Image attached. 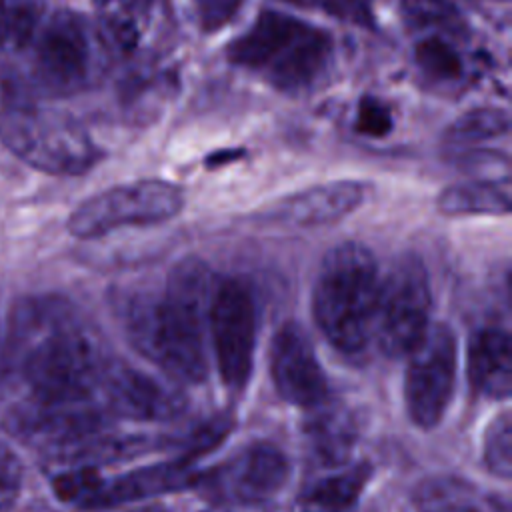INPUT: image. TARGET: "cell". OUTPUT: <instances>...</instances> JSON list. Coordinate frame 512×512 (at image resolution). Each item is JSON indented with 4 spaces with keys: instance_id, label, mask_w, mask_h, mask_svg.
I'll list each match as a JSON object with an SVG mask.
<instances>
[{
    "instance_id": "1",
    "label": "cell",
    "mask_w": 512,
    "mask_h": 512,
    "mask_svg": "<svg viewBox=\"0 0 512 512\" xmlns=\"http://www.w3.org/2000/svg\"><path fill=\"white\" fill-rule=\"evenodd\" d=\"M6 356L30 386V402L104 406L98 396L110 358L92 330L64 302H24L12 316Z\"/></svg>"
},
{
    "instance_id": "28",
    "label": "cell",
    "mask_w": 512,
    "mask_h": 512,
    "mask_svg": "<svg viewBox=\"0 0 512 512\" xmlns=\"http://www.w3.org/2000/svg\"><path fill=\"white\" fill-rule=\"evenodd\" d=\"M244 0H194L198 22L204 32H216L226 26L240 10Z\"/></svg>"
},
{
    "instance_id": "27",
    "label": "cell",
    "mask_w": 512,
    "mask_h": 512,
    "mask_svg": "<svg viewBox=\"0 0 512 512\" xmlns=\"http://www.w3.org/2000/svg\"><path fill=\"white\" fill-rule=\"evenodd\" d=\"M356 132L382 138L392 130V112L390 108L376 96H362L356 108Z\"/></svg>"
},
{
    "instance_id": "14",
    "label": "cell",
    "mask_w": 512,
    "mask_h": 512,
    "mask_svg": "<svg viewBox=\"0 0 512 512\" xmlns=\"http://www.w3.org/2000/svg\"><path fill=\"white\" fill-rule=\"evenodd\" d=\"M100 396L108 414L138 422H168L186 410L180 392L114 360L106 366Z\"/></svg>"
},
{
    "instance_id": "3",
    "label": "cell",
    "mask_w": 512,
    "mask_h": 512,
    "mask_svg": "<svg viewBox=\"0 0 512 512\" xmlns=\"http://www.w3.org/2000/svg\"><path fill=\"white\" fill-rule=\"evenodd\" d=\"M378 290V262L370 248L342 242L324 254L312 290V316L340 354L358 356L372 340Z\"/></svg>"
},
{
    "instance_id": "19",
    "label": "cell",
    "mask_w": 512,
    "mask_h": 512,
    "mask_svg": "<svg viewBox=\"0 0 512 512\" xmlns=\"http://www.w3.org/2000/svg\"><path fill=\"white\" fill-rule=\"evenodd\" d=\"M436 208L446 216L466 214H508L512 208L510 178L476 180L444 188L436 198Z\"/></svg>"
},
{
    "instance_id": "17",
    "label": "cell",
    "mask_w": 512,
    "mask_h": 512,
    "mask_svg": "<svg viewBox=\"0 0 512 512\" xmlns=\"http://www.w3.org/2000/svg\"><path fill=\"white\" fill-rule=\"evenodd\" d=\"M416 512H506L496 498L466 478L434 476L414 492Z\"/></svg>"
},
{
    "instance_id": "16",
    "label": "cell",
    "mask_w": 512,
    "mask_h": 512,
    "mask_svg": "<svg viewBox=\"0 0 512 512\" xmlns=\"http://www.w3.org/2000/svg\"><path fill=\"white\" fill-rule=\"evenodd\" d=\"M468 384L476 396L506 400L512 390V340L504 328L486 326L468 342Z\"/></svg>"
},
{
    "instance_id": "23",
    "label": "cell",
    "mask_w": 512,
    "mask_h": 512,
    "mask_svg": "<svg viewBox=\"0 0 512 512\" xmlns=\"http://www.w3.org/2000/svg\"><path fill=\"white\" fill-rule=\"evenodd\" d=\"M414 60L424 74L440 82L458 80L464 72L460 54L448 40L440 36H430L420 40L414 48Z\"/></svg>"
},
{
    "instance_id": "18",
    "label": "cell",
    "mask_w": 512,
    "mask_h": 512,
    "mask_svg": "<svg viewBox=\"0 0 512 512\" xmlns=\"http://www.w3.org/2000/svg\"><path fill=\"white\" fill-rule=\"evenodd\" d=\"M370 476L372 466L368 462L350 464L306 484L298 500L306 512H346L358 502Z\"/></svg>"
},
{
    "instance_id": "9",
    "label": "cell",
    "mask_w": 512,
    "mask_h": 512,
    "mask_svg": "<svg viewBox=\"0 0 512 512\" xmlns=\"http://www.w3.org/2000/svg\"><path fill=\"white\" fill-rule=\"evenodd\" d=\"M32 46V72L42 90L74 94L92 82L98 68L96 32L80 14H52L38 26Z\"/></svg>"
},
{
    "instance_id": "21",
    "label": "cell",
    "mask_w": 512,
    "mask_h": 512,
    "mask_svg": "<svg viewBox=\"0 0 512 512\" xmlns=\"http://www.w3.org/2000/svg\"><path fill=\"white\" fill-rule=\"evenodd\" d=\"M510 130V116L502 108H472L460 114L446 130L444 142L452 152L476 148L482 142L502 138Z\"/></svg>"
},
{
    "instance_id": "24",
    "label": "cell",
    "mask_w": 512,
    "mask_h": 512,
    "mask_svg": "<svg viewBox=\"0 0 512 512\" xmlns=\"http://www.w3.org/2000/svg\"><path fill=\"white\" fill-rule=\"evenodd\" d=\"M402 14L414 28H438L450 34H462L466 28L450 0H402Z\"/></svg>"
},
{
    "instance_id": "30",
    "label": "cell",
    "mask_w": 512,
    "mask_h": 512,
    "mask_svg": "<svg viewBox=\"0 0 512 512\" xmlns=\"http://www.w3.org/2000/svg\"><path fill=\"white\" fill-rule=\"evenodd\" d=\"M8 46V22H6V0H0V48Z\"/></svg>"
},
{
    "instance_id": "12",
    "label": "cell",
    "mask_w": 512,
    "mask_h": 512,
    "mask_svg": "<svg viewBox=\"0 0 512 512\" xmlns=\"http://www.w3.org/2000/svg\"><path fill=\"white\" fill-rule=\"evenodd\" d=\"M290 476L286 454L270 442H252L218 466L198 472L194 488L218 504H260L274 498Z\"/></svg>"
},
{
    "instance_id": "10",
    "label": "cell",
    "mask_w": 512,
    "mask_h": 512,
    "mask_svg": "<svg viewBox=\"0 0 512 512\" xmlns=\"http://www.w3.org/2000/svg\"><path fill=\"white\" fill-rule=\"evenodd\" d=\"M404 376V404L414 426H438L452 402L458 374V340L454 330L440 322L428 328L420 344L408 354Z\"/></svg>"
},
{
    "instance_id": "2",
    "label": "cell",
    "mask_w": 512,
    "mask_h": 512,
    "mask_svg": "<svg viewBox=\"0 0 512 512\" xmlns=\"http://www.w3.org/2000/svg\"><path fill=\"white\" fill-rule=\"evenodd\" d=\"M210 270L198 258L180 260L156 294H136L122 306L130 344L164 374L186 384L206 380L204 322L210 306Z\"/></svg>"
},
{
    "instance_id": "25",
    "label": "cell",
    "mask_w": 512,
    "mask_h": 512,
    "mask_svg": "<svg viewBox=\"0 0 512 512\" xmlns=\"http://www.w3.org/2000/svg\"><path fill=\"white\" fill-rule=\"evenodd\" d=\"M510 412L498 414L490 426L486 428L484 442H482V462L490 474L508 480L512 474V456H510Z\"/></svg>"
},
{
    "instance_id": "8",
    "label": "cell",
    "mask_w": 512,
    "mask_h": 512,
    "mask_svg": "<svg viewBox=\"0 0 512 512\" xmlns=\"http://www.w3.org/2000/svg\"><path fill=\"white\" fill-rule=\"evenodd\" d=\"M182 206L180 186L166 180H138L90 196L70 214L68 230L76 238H100L118 228L172 220Z\"/></svg>"
},
{
    "instance_id": "11",
    "label": "cell",
    "mask_w": 512,
    "mask_h": 512,
    "mask_svg": "<svg viewBox=\"0 0 512 512\" xmlns=\"http://www.w3.org/2000/svg\"><path fill=\"white\" fill-rule=\"evenodd\" d=\"M216 366L230 392H242L250 380L256 348V304L248 286L236 278L222 280L208 306Z\"/></svg>"
},
{
    "instance_id": "32",
    "label": "cell",
    "mask_w": 512,
    "mask_h": 512,
    "mask_svg": "<svg viewBox=\"0 0 512 512\" xmlns=\"http://www.w3.org/2000/svg\"><path fill=\"white\" fill-rule=\"evenodd\" d=\"M136 512H164L160 508H146V510H136Z\"/></svg>"
},
{
    "instance_id": "4",
    "label": "cell",
    "mask_w": 512,
    "mask_h": 512,
    "mask_svg": "<svg viewBox=\"0 0 512 512\" xmlns=\"http://www.w3.org/2000/svg\"><path fill=\"white\" fill-rule=\"evenodd\" d=\"M228 60L266 78L274 88L296 94L314 88L330 70L332 36L282 12H264L232 40Z\"/></svg>"
},
{
    "instance_id": "15",
    "label": "cell",
    "mask_w": 512,
    "mask_h": 512,
    "mask_svg": "<svg viewBox=\"0 0 512 512\" xmlns=\"http://www.w3.org/2000/svg\"><path fill=\"white\" fill-rule=\"evenodd\" d=\"M368 194V186L356 180H338L300 190L276 204L268 218L296 228L326 226L354 212Z\"/></svg>"
},
{
    "instance_id": "5",
    "label": "cell",
    "mask_w": 512,
    "mask_h": 512,
    "mask_svg": "<svg viewBox=\"0 0 512 512\" xmlns=\"http://www.w3.org/2000/svg\"><path fill=\"white\" fill-rule=\"evenodd\" d=\"M0 142L30 166L62 176L90 170L100 150L70 114L10 98L0 110Z\"/></svg>"
},
{
    "instance_id": "26",
    "label": "cell",
    "mask_w": 512,
    "mask_h": 512,
    "mask_svg": "<svg viewBox=\"0 0 512 512\" xmlns=\"http://www.w3.org/2000/svg\"><path fill=\"white\" fill-rule=\"evenodd\" d=\"M24 482V468L18 454L0 442V512H12Z\"/></svg>"
},
{
    "instance_id": "31",
    "label": "cell",
    "mask_w": 512,
    "mask_h": 512,
    "mask_svg": "<svg viewBox=\"0 0 512 512\" xmlns=\"http://www.w3.org/2000/svg\"><path fill=\"white\" fill-rule=\"evenodd\" d=\"M280 2L296 4V6H312V4H316V0H280Z\"/></svg>"
},
{
    "instance_id": "22",
    "label": "cell",
    "mask_w": 512,
    "mask_h": 512,
    "mask_svg": "<svg viewBox=\"0 0 512 512\" xmlns=\"http://www.w3.org/2000/svg\"><path fill=\"white\" fill-rule=\"evenodd\" d=\"M102 32L120 50H132L148 20L152 0H94Z\"/></svg>"
},
{
    "instance_id": "20",
    "label": "cell",
    "mask_w": 512,
    "mask_h": 512,
    "mask_svg": "<svg viewBox=\"0 0 512 512\" xmlns=\"http://www.w3.org/2000/svg\"><path fill=\"white\" fill-rule=\"evenodd\" d=\"M314 410H320V414H316V418L306 426L312 450L324 462L344 460L356 438L352 414L336 406L324 408V404Z\"/></svg>"
},
{
    "instance_id": "29",
    "label": "cell",
    "mask_w": 512,
    "mask_h": 512,
    "mask_svg": "<svg viewBox=\"0 0 512 512\" xmlns=\"http://www.w3.org/2000/svg\"><path fill=\"white\" fill-rule=\"evenodd\" d=\"M316 4L340 20L360 26L374 24V0H316Z\"/></svg>"
},
{
    "instance_id": "13",
    "label": "cell",
    "mask_w": 512,
    "mask_h": 512,
    "mask_svg": "<svg viewBox=\"0 0 512 512\" xmlns=\"http://www.w3.org/2000/svg\"><path fill=\"white\" fill-rule=\"evenodd\" d=\"M270 376L284 402L308 410L326 404V372L298 322H284L278 328L270 346Z\"/></svg>"
},
{
    "instance_id": "6",
    "label": "cell",
    "mask_w": 512,
    "mask_h": 512,
    "mask_svg": "<svg viewBox=\"0 0 512 512\" xmlns=\"http://www.w3.org/2000/svg\"><path fill=\"white\" fill-rule=\"evenodd\" d=\"M196 456L180 454L174 460L140 466L112 478H104L94 466H74L52 480L56 496L82 510H102L136 500L194 488Z\"/></svg>"
},
{
    "instance_id": "7",
    "label": "cell",
    "mask_w": 512,
    "mask_h": 512,
    "mask_svg": "<svg viewBox=\"0 0 512 512\" xmlns=\"http://www.w3.org/2000/svg\"><path fill=\"white\" fill-rule=\"evenodd\" d=\"M432 292L424 262L400 256L380 280L372 338L390 358L408 356L430 328Z\"/></svg>"
}]
</instances>
